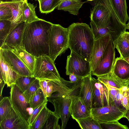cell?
Listing matches in <instances>:
<instances>
[{"label": "cell", "mask_w": 129, "mask_h": 129, "mask_svg": "<svg viewBox=\"0 0 129 129\" xmlns=\"http://www.w3.org/2000/svg\"><path fill=\"white\" fill-rule=\"evenodd\" d=\"M53 24L40 19L26 24L22 46L36 58L49 56V37Z\"/></svg>", "instance_id": "cell-1"}, {"label": "cell", "mask_w": 129, "mask_h": 129, "mask_svg": "<svg viewBox=\"0 0 129 129\" xmlns=\"http://www.w3.org/2000/svg\"><path fill=\"white\" fill-rule=\"evenodd\" d=\"M68 28L69 48L90 61L95 41L91 28L83 23H73Z\"/></svg>", "instance_id": "cell-2"}, {"label": "cell", "mask_w": 129, "mask_h": 129, "mask_svg": "<svg viewBox=\"0 0 129 129\" xmlns=\"http://www.w3.org/2000/svg\"><path fill=\"white\" fill-rule=\"evenodd\" d=\"M90 12L91 21L99 28H104L111 22L120 20L112 6L110 0H94Z\"/></svg>", "instance_id": "cell-3"}, {"label": "cell", "mask_w": 129, "mask_h": 129, "mask_svg": "<svg viewBox=\"0 0 129 129\" xmlns=\"http://www.w3.org/2000/svg\"><path fill=\"white\" fill-rule=\"evenodd\" d=\"M68 33V28L53 24L49 37V56L54 61L69 48Z\"/></svg>", "instance_id": "cell-4"}, {"label": "cell", "mask_w": 129, "mask_h": 129, "mask_svg": "<svg viewBox=\"0 0 129 129\" xmlns=\"http://www.w3.org/2000/svg\"><path fill=\"white\" fill-rule=\"evenodd\" d=\"M80 92H73L64 93H58L52 94L47 98L48 101L54 106V113L58 116L61 121V129L66 128L71 115L70 106L71 102L70 96L79 95Z\"/></svg>", "instance_id": "cell-5"}, {"label": "cell", "mask_w": 129, "mask_h": 129, "mask_svg": "<svg viewBox=\"0 0 129 129\" xmlns=\"http://www.w3.org/2000/svg\"><path fill=\"white\" fill-rule=\"evenodd\" d=\"M54 62L49 56L36 58L33 76L39 80H60L62 78L60 77Z\"/></svg>", "instance_id": "cell-6"}, {"label": "cell", "mask_w": 129, "mask_h": 129, "mask_svg": "<svg viewBox=\"0 0 129 129\" xmlns=\"http://www.w3.org/2000/svg\"><path fill=\"white\" fill-rule=\"evenodd\" d=\"M91 115L100 124L119 120L125 118L127 110L120 108L114 103L103 107L92 108Z\"/></svg>", "instance_id": "cell-7"}, {"label": "cell", "mask_w": 129, "mask_h": 129, "mask_svg": "<svg viewBox=\"0 0 129 129\" xmlns=\"http://www.w3.org/2000/svg\"><path fill=\"white\" fill-rule=\"evenodd\" d=\"M66 74H72L84 78L91 75V69L89 61L71 51L67 57Z\"/></svg>", "instance_id": "cell-8"}, {"label": "cell", "mask_w": 129, "mask_h": 129, "mask_svg": "<svg viewBox=\"0 0 129 129\" xmlns=\"http://www.w3.org/2000/svg\"><path fill=\"white\" fill-rule=\"evenodd\" d=\"M93 86L92 108L101 107L113 103L107 87L97 79L92 78Z\"/></svg>", "instance_id": "cell-9"}, {"label": "cell", "mask_w": 129, "mask_h": 129, "mask_svg": "<svg viewBox=\"0 0 129 129\" xmlns=\"http://www.w3.org/2000/svg\"><path fill=\"white\" fill-rule=\"evenodd\" d=\"M115 48L111 40L99 64L91 72V75L97 76L108 74L112 71L115 59Z\"/></svg>", "instance_id": "cell-10"}, {"label": "cell", "mask_w": 129, "mask_h": 129, "mask_svg": "<svg viewBox=\"0 0 129 129\" xmlns=\"http://www.w3.org/2000/svg\"><path fill=\"white\" fill-rule=\"evenodd\" d=\"M10 93V100L13 107L27 121L30 116L28 109L30 108L23 92L14 84L11 86Z\"/></svg>", "instance_id": "cell-11"}, {"label": "cell", "mask_w": 129, "mask_h": 129, "mask_svg": "<svg viewBox=\"0 0 129 129\" xmlns=\"http://www.w3.org/2000/svg\"><path fill=\"white\" fill-rule=\"evenodd\" d=\"M1 129H30L26 120L13 106L4 119L0 122Z\"/></svg>", "instance_id": "cell-12"}, {"label": "cell", "mask_w": 129, "mask_h": 129, "mask_svg": "<svg viewBox=\"0 0 129 129\" xmlns=\"http://www.w3.org/2000/svg\"><path fill=\"white\" fill-rule=\"evenodd\" d=\"M3 56L12 69L21 76H33L32 73L18 56L10 50L0 47Z\"/></svg>", "instance_id": "cell-13"}, {"label": "cell", "mask_w": 129, "mask_h": 129, "mask_svg": "<svg viewBox=\"0 0 129 129\" xmlns=\"http://www.w3.org/2000/svg\"><path fill=\"white\" fill-rule=\"evenodd\" d=\"M70 97V112L73 119L76 120L91 115V110L79 95H72Z\"/></svg>", "instance_id": "cell-14"}, {"label": "cell", "mask_w": 129, "mask_h": 129, "mask_svg": "<svg viewBox=\"0 0 129 129\" xmlns=\"http://www.w3.org/2000/svg\"><path fill=\"white\" fill-rule=\"evenodd\" d=\"M111 40L110 35L108 34L96 40H95L90 61L91 72L99 64Z\"/></svg>", "instance_id": "cell-15"}, {"label": "cell", "mask_w": 129, "mask_h": 129, "mask_svg": "<svg viewBox=\"0 0 129 129\" xmlns=\"http://www.w3.org/2000/svg\"><path fill=\"white\" fill-rule=\"evenodd\" d=\"M26 0H19L0 3V4L9 7L12 11L13 17L11 21V26L10 32L19 24L24 22L23 11L24 4Z\"/></svg>", "instance_id": "cell-16"}, {"label": "cell", "mask_w": 129, "mask_h": 129, "mask_svg": "<svg viewBox=\"0 0 129 129\" xmlns=\"http://www.w3.org/2000/svg\"><path fill=\"white\" fill-rule=\"evenodd\" d=\"M0 50V75L7 86L10 87L15 84L16 80L21 76L12 69L5 59L2 50Z\"/></svg>", "instance_id": "cell-17"}, {"label": "cell", "mask_w": 129, "mask_h": 129, "mask_svg": "<svg viewBox=\"0 0 129 129\" xmlns=\"http://www.w3.org/2000/svg\"><path fill=\"white\" fill-rule=\"evenodd\" d=\"M26 24L23 22L17 25L9 33L3 45L15 48L22 46L23 35Z\"/></svg>", "instance_id": "cell-18"}, {"label": "cell", "mask_w": 129, "mask_h": 129, "mask_svg": "<svg viewBox=\"0 0 129 129\" xmlns=\"http://www.w3.org/2000/svg\"><path fill=\"white\" fill-rule=\"evenodd\" d=\"M1 48L9 49L17 55L33 74L35 63V57L27 51L22 46L15 48L3 45Z\"/></svg>", "instance_id": "cell-19"}, {"label": "cell", "mask_w": 129, "mask_h": 129, "mask_svg": "<svg viewBox=\"0 0 129 129\" xmlns=\"http://www.w3.org/2000/svg\"><path fill=\"white\" fill-rule=\"evenodd\" d=\"M91 75L83 79L81 84L79 95L88 108L92 109L93 86Z\"/></svg>", "instance_id": "cell-20"}, {"label": "cell", "mask_w": 129, "mask_h": 129, "mask_svg": "<svg viewBox=\"0 0 129 129\" xmlns=\"http://www.w3.org/2000/svg\"><path fill=\"white\" fill-rule=\"evenodd\" d=\"M96 77L97 79L105 85L119 89L124 86L129 87V79L120 78L112 71L108 74Z\"/></svg>", "instance_id": "cell-21"}, {"label": "cell", "mask_w": 129, "mask_h": 129, "mask_svg": "<svg viewBox=\"0 0 129 129\" xmlns=\"http://www.w3.org/2000/svg\"><path fill=\"white\" fill-rule=\"evenodd\" d=\"M112 71L121 79H129V63L120 57L115 58Z\"/></svg>", "instance_id": "cell-22"}, {"label": "cell", "mask_w": 129, "mask_h": 129, "mask_svg": "<svg viewBox=\"0 0 129 129\" xmlns=\"http://www.w3.org/2000/svg\"><path fill=\"white\" fill-rule=\"evenodd\" d=\"M113 8L121 22L124 24L129 19L126 0H110Z\"/></svg>", "instance_id": "cell-23"}, {"label": "cell", "mask_w": 129, "mask_h": 129, "mask_svg": "<svg viewBox=\"0 0 129 129\" xmlns=\"http://www.w3.org/2000/svg\"><path fill=\"white\" fill-rule=\"evenodd\" d=\"M84 3L82 0H61L57 9L68 11L74 15H77L79 9Z\"/></svg>", "instance_id": "cell-24"}, {"label": "cell", "mask_w": 129, "mask_h": 129, "mask_svg": "<svg viewBox=\"0 0 129 129\" xmlns=\"http://www.w3.org/2000/svg\"><path fill=\"white\" fill-rule=\"evenodd\" d=\"M90 24L95 40H96L108 34L110 35L112 40L114 41L115 39V33L111 24L105 27L99 28L92 21H91Z\"/></svg>", "instance_id": "cell-25"}, {"label": "cell", "mask_w": 129, "mask_h": 129, "mask_svg": "<svg viewBox=\"0 0 129 129\" xmlns=\"http://www.w3.org/2000/svg\"><path fill=\"white\" fill-rule=\"evenodd\" d=\"M113 43L114 47L119 53L120 57L123 59L129 57V43L124 34Z\"/></svg>", "instance_id": "cell-26"}, {"label": "cell", "mask_w": 129, "mask_h": 129, "mask_svg": "<svg viewBox=\"0 0 129 129\" xmlns=\"http://www.w3.org/2000/svg\"><path fill=\"white\" fill-rule=\"evenodd\" d=\"M37 5H34L33 4L28 2L26 0L24 4L23 8L24 21L26 24L39 20L35 12V8Z\"/></svg>", "instance_id": "cell-27"}, {"label": "cell", "mask_w": 129, "mask_h": 129, "mask_svg": "<svg viewBox=\"0 0 129 129\" xmlns=\"http://www.w3.org/2000/svg\"><path fill=\"white\" fill-rule=\"evenodd\" d=\"M40 11L47 14L53 11L58 7L61 0H38Z\"/></svg>", "instance_id": "cell-28"}, {"label": "cell", "mask_w": 129, "mask_h": 129, "mask_svg": "<svg viewBox=\"0 0 129 129\" xmlns=\"http://www.w3.org/2000/svg\"><path fill=\"white\" fill-rule=\"evenodd\" d=\"M76 121L82 129H102L98 122L91 115Z\"/></svg>", "instance_id": "cell-29"}, {"label": "cell", "mask_w": 129, "mask_h": 129, "mask_svg": "<svg viewBox=\"0 0 129 129\" xmlns=\"http://www.w3.org/2000/svg\"><path fill=\"white\" fill-rule=\"evenodd\" d=\"M60 117L54 112L50 110L42 129H60L58 124Z\"/></svg>", "instance_id": "cell-30"}, {"label": "cell", "mask_w": 129, "mask_h": 129, "mask_svg": "<svg viewBox=\"0 0 129 129\" xmlns=\"http://www.w3.org/2000/svg\"><path fill=\"white\" fill-rule=\"evenodd\" d=\"M47 105L42 110L30 129H42L50 110Z\"/></svg>", "instance_id": "cell-31"}, {"label": "cell", "mask_w": 129, "mask_h": 129, "mask_svg": "<svg viewBox=\"0 0 129 129\" xmlns=\"http://www.w3.org/2000/svg\"><path fill=\"white\" fill-rule=\"evenodd\" d=\"M47 100L40 88L31 97L29 102L30 108L33 109Z\"/></svg>", "instance_id": "cell-32"}, {"label": "cell", "mask_w": 129, "mask_h": 129, "mask_svg": "<svg viewBox=\"0 0 129 129\" xmlns=\"http://www.w3.org/2000/svg\"><path fill=\"white\" fill-rule=\"evenodd\" d=\"M12 108L10 97L2 98L0 102V122L5 118Z\"/></svg>", "instance_id": "cell-33"}, {"label": "cell", "mask_w": 129, "mask_h": 129, "mask_svg": "<svg viewBox=\"0 0 129 129\" xmlns=\"http://www.w3.org/2000/svg\"><path fill=\"white\" fill-rule=\"evenodd\" d=\"M11 22L6 20H0V47L3 44L10 30Z\"/></svg>", "instance_id": "cell-34"}, {"label": "cell", "mask_w": 129, "mask_h": 129, "mask_svg": "<svg viewBox=\"0 0 129 129\" xmlns=\"http://www.w3.org/2000/svg\"><path fill=\"white\" fill-rule=\"evenodd\" d=\"M36 79L34 76H20L16 80L15 84L24 93Z\"/></svg>", "instance_id": "cell-35"}, {"label": "cell", "mask_w": 129, "mask_h": 129, "mask_svg": "<svg viewBox=\"0 0 129 129\" xmlns=\"http://www.w3.org/2000/svg\"><path fill=\"white\" fill-rule=\"evenodd\" d=\"M39 81V80L36 78L28 89L23 93L28 103L31 97L40 88Z\"/></svg>", "instance_id": "cell-36"}, {"label": "cell", "mask_w": 129, "mask_h": 129, "mask_svg": "<svg viewBox=\"0 0 129 129\" xmlns=\"http://www.w3.org/2000/svg\"><path fill=\"white\" fill-rule=\"evenodd\" d=\"M47 102L48 100H47L43 103L33 109V112L30 115L27 121L30 127L34 123L42 110L47 105Z\"/></svg>", "instance_id": "cell-37"}, {"label": "cell", "mask_w": 129, "mask_h": 129, "mask_svg": "<svg viewBox=\"0 0 129 129\" xmlns=\"http://www.w3.org/2000/svg\"><path fill=\"white\" fill-rule=\"evenodd\" d=\"M12 17L11 9L6 5L0 4V20H6L11 21Z\"/></svg>", "instance_id": "cell-38"}, {"label": "cell", "mask_w": 129, "mask_h": 129, "mask_svg": "<svg viewBox=\"0 0 129 129\" xmlns=\"http://www.w3.org/2000/svg\"><path fill=\"white\" fill-rule=\"evenodd\" d=\"M102 127L107 129H128V126L120 123L118 120L113 121L100 124Z\"/></svg>", "instance_id": "cell-39"}, {"label": "cell", "mask_w": 129, "mask_h": 129, "mask_svg": "<svg viewBox=\"0 0 129 129\" xmlns=\"http://www.w3.org/2000/svg\"><path fill=\"white\" fill-rule=\"evenodd\" d=\"M121 102L122 106L127 110L129 108V89L123 92Z\"/></svg>", "instance_id": "cell-40"}, {"label": "cell", "mask_w": 129, "mask_h": 129, "mask_svg": "<svg viewBox=\"0 0 129 129\" xmlns=\"http://www.w3.org/2000/svg\"><path fill=\"white\" fill-rule=\"evenodd\" d=\"M105 85L108 89L112 101L113 103H114L115 102L116 95L119 91L120 89L109 85Z\"/></svg>", "instance_id": "cell-41"}, {"label": "cell", "mask_w": 129, "mask_h": 129, "mask_svg": "<svg viewBox=\"0 0 129 129\" xmlns=\"http://www.w3.org/2000/svg\"><path fill=\"white\" fill-rule=\"evenodd\" d=\"M39 80L40 88L42 90L45 97L47 98L46 90L47 83L49 80Z\"/></svg>", "instance_id": "cell-42"}, {"label": "cell", "mask_w": 129, "mask_h": 129, "mask_svg": "<svg viewBox=\"0 0 129 129\" xmlns=\"http://www.w3.org/2000/svg\"><path fill=\"white\" fill-rule=\"evenodd\" d=\"M69 75L70 81L74 83L78 82L82 80L83 78L72 74H70Z\"/></svg>", "instance_id": "cell-43"}, {"label": "cell", "mask_w": 129, "mask_h": 129, "mask_svg": "<svg viewBox=\"0 0 129 129\" xmlns=\"http://www.w3.org/2000/svg\"><path fill=\"white\" fill-rule=\"evenodd\" d=\"M0 100L2 98V92L3 89L6 83H5L4 82L1 76L0 75Z\"/></svg>", "instance_id": "cell-44"}, {"label": "cell", "mask_w": 129, "mask_h": 129, "mask_svg": "<svg viewBox=\"0 0 129 129\" xmlns=\"http://www.w3.org/2000/svg\"><path fill=\"white\" fill-rule=\"evenodd\" d=\"M127 42L129 43V32L126 31L124 33Z\"/></svg>", "instance_id": "cell-45"}, {"label": "cell", "mask_w": 129, "mask_h": 129, "mask_svg": "<svg viewBox=\"0 0 129 129\" xmlns=\"http://www.w3.org/2000/svg\"><path fill=\"white\" fill-rule=\"evenodd\" d=\"M19 0H0V3L8 2Z\"/></svg>", "instance_id": "cell-46"}, {"label": "cell", "mask_w": 129, "mask_h": 129, "mask_svg": "<svg viewBox=\"0 0 129 129\" xmlns=\"http://www.w3.org/2000/svg\"><path fill=\"white\" fill-rule=\"evenodd\" d=\"M125 118L129 121V108L127 110V112L125 115Z\"/></svg>", "instance_id": "cell-47"}, {"label": "cell", "mask_w": 129, "mask_h": 129, "mask_svg": "<svg viewBox=\"0 0 129 129\" xmlns=\"http://www.w3.org/2000/svg\"><path fill=\"white\" fill-rule=\"evenodd\" d=\"M128 22L126 24V28L127 29L129 30V19L128 20Z\"/></svg>", "instance_id": "cell-48"}, {"label": "cell", "mask_w": 129, "mask_h": 129, "mask_svg": "<svg viewBox=\"0 0 129 129\" xmlns=\"http://www.w3.org/2000/svg\"><path fill=\"white\" fill-rule=\"evenodd\" d=\"M123 59L129 63V57Z\"/></svg>", "instance_id": "cell-49"}, {"label": "cell", "mask_w": 129, "mask_h": 129, "mask_svg": "<svg viewBox=\"0 0 129 129\" xmlns=\"http://www.w3.org/2000/svg\"><path fill=\"white\" fill-rule=\"evenodd\" d=\"M88 1H93L94 0H87Z\"/></svg>", "instance_id": "cell-50"}, {"label": "cell", "mask_w": 129, "mask_h": 129, "mask_svg": "<svg viewBox=\"0 0 129 129\" xmlns=\"http://www.w3.org/2000/svg\"><path fill=\"white\" fill-rule=\"evenodd\" d=\"M35 1H38V0H35Z\"/></svg>", "instance_id": "cell-51"}]
</instances>
